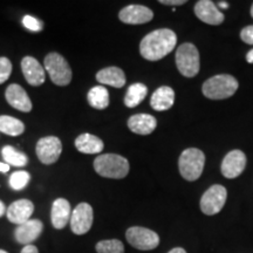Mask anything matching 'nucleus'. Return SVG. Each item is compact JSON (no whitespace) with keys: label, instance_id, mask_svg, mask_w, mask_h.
Here are the masks:
<instances>
[{"label":"nucleus","instance_id":"obj_38","mask_svg":"<svg viewBox=\"0 0 253 253\" xmlns=\"http://www.w3.org/2000/svg\"><path fill=\"white\" fill-rule=\"evenodd\" d=\"M218 5H219V7H220V8H224V9L229 8V4H227V2H225V1H220V2H218Z\"/></svg>","mask_w":253,"mask_h":253},{"label":"nucleus","instance_id":"obj_14","mask_svg":"<svg viewBox=\"0 0 253 253\" xmlns=\"http://www.w3.org/2000/svg\"><path fill=\"white\" fill-rule=\"evenodd\" d=\"M195 14L199 20L209 25H220L224 21V14L211 0H201L196 2Z\"/></svg>","mask_w":253,"mask_h":253},{"label":"nucleus","instance_id":"obj_2","mask_svg":"<svg viewBox=\"0 0 253 253\" xmlns=\"http://www.w3.org/2000/svg\"><path fill=\"white\" fill-rule=\"evenodd\" d=\"M129 162L126 158L116 154H104L95 158L94 169L100 176L106 178L122 179L129 172Z\"/></svg>","mask_w":253,"mask_h":253},{"label":"nucleus","instance_id":"obj_34","mask_svg":"<svg viewBox=\"0 0 253 253\" xmlns=\"http://www.w3.org/2000/svg\"><path fill=\"white\" fill-rule=\"evenodd\" d=\"M8 170H9V166H8L7 163L0 162V172L5 173V172H7Z\"/></svg>","mask_w":253,"mask_h":253},{"label":"nucleus","instance_id":"obj_13","mask_svg":"<svg viewBox=\"0 0 253 253\" xmlns=\"http://www.w3.org/2000/svg\"><path fill=\"white\" fill-rule=\"evenodd\" d=\"M43 230L42 221L39 219H30L26 223L18 225L14 231L15 240L19 244L23 245H32L34 240L39 238L41 232Z\"/></svg>","mask_w":253,"mask_h":253},{"label":"nucleus","instance_id":"obj_37","mask_svg":"<svg viewBox=\"0 0 253 253\" xmlns=\"http://www.w3.org/2000/svg\"><path fill=\"white\" fill-rule=\"evenodd\" d=\"M168 253H186V252H185V250L182 249V248H175V249L170 250V251Z\"/></svg>","mask_w":253,"mask_h":253},{"label":"nucleus","instance_id":"obj_22","mask_svg":"<svg viewBox=\"0 0 253 253\" xmlns=\"http://www.w3.org/2000/svg\"><path fill=\"white\" fill-rule=\"evenodd\" d=\"M75 147L80 153L84 154H100L103 150V141L97 136L90 134H81L75 140Z\"/></svg>","mask_w":253,"mask_h":253},{"label":"nucleus","instance_id":"obj_26","mask_svg":"<svg viewBox=\"0 0 253 253\" xmlns=\"http://www.w3.org/2000/svg\"><path fill=\"white\" fill-rule=\"evenodd\" d=\"M1 155L5 163H7L8 166L25 167L28 162L26 155L21 153V151H18L15 148L11 147V145H5L1 149Z\"/></svg>","mask_w":253,"mask_h":253},{"label":"nucleus","instance_id":"obj_36","mask_svg":"<svg viewBox=\"0 0 253 253\" xmlns=\"http://www.w3.org/2000/svg\"><path fill=\"white\" fill-rule=\"evenodd\" d=\"M246 61L249 63H253V49L250 50L248 54H246Z\"/></svg>","mask_w":253,"mask_h":253},{"label":"nucleus","instance_id":"obj_24","mask_svg":"<svg viewBox=\"0 0 253 253\" xmlns=\"http://www.w3.org/2000/svg\"><path fill=\"white\" fill-rule=\"evenodd\" d=\"M88 103L95 109H106L109 106V93L103 86L93 87L88 91Z\"/></svg>","mask_w":253,"mask_h":253},{"label":"nucleus","instance_id":"obj_29","mask_svg":"<svg viewBox=\"0 0 253 253\" xmlns=\"http://www.w3.org/2000/svg\"><path fill=\"white\" fill-rule=\"evenodd\" d=\"M12 73V63L7 58L1 56L0 58V84H4L8 78L11 77Z\"/></svg>","mask_w":253,"mask_h":253},{"label":"nucleus","instance_id":"obj_1","mask_svg":"<svg viewBox=\"0 0 253 253\" xmlns=\"http://www.w3.org/2000/svg\"><path fill=\"white\" fill-rule=\"evenodd\" d=\"M176 33L168 28H160L147 34L140 43V53L145 60L158 61L176 47Z\"/></svg>","mask_w":253,"mask_h":253},{"label":"nucleus","instance_id":"obj_5","mask_svg":"<svg viewBox=\"0 0 253 253\" xmlns=\"http://www.w3.org/2000/svg\"><path fill=\"white\" fill-rule=\"evenodd\" d=\"M45 68L49 74L50 80L56 86H67L71 84L73 77L71 66L59 53L52 52L46 55Z\"/></svg>","mask_w":253,"mask_h":253},{"label":"nucleus","instance_id":"obj_12","mask_svg":"<svg viewBox=\"0 0 253 253\" xmlns=\"http://www.w3.org/2000/svg\"><path fill=\"white\" fill-rule=\"evenodd\" d=\"M246 156L242 150H232L221 162V173L226 178H236L245 170Z\"/></svg>","mask_w":253,"mask_h":253},{"label":"nucleus","instance_id":"obj_19","mask_svg":"<svg viewBox=\"0 0 253 253\" xmlns=\"http://www.w3.org/2000/svg\"><path fill=\"white\" fill-rule=\"evenodd\" d=\"M156 126V119L149 114H136L128 120V128L137 135H149Z\"/></svg>","mask_w":253,"mask_h":253},{"label":"nucleus","instance_id":"obj_40","mask_svg":"<svg viewBox=\"0 0 253 253\" xmlns=\"http://www.w3.org/2000/svg\"><path fill=\"white\" fill-rule=\"evenodd\" d=\"M251 15H252V18H253V5H252V7H251Z\"/></svg>","mask_w":253,"mask_h":253},{"label":"nucleus","instance_id":"obj_28","mask_svg":"<svg viewBox=\"0 0 253 253\" xmlns=\"http://www.w3.org/2000/svg\"><path fill=\"white\" fill-rule=\"evenodd\" d=\"M31 176L27 171H15L9 177V186L13 190H23L27 186L30 182Z\"/></svg>","mask_w":253,"mask_h":253},{"label":"nucleus","instance_id":"obj_3","mask_svg":"<svg viewBox=\"0 0 253 253\" xmlns=\"http://www.w3.org/2000/svg\"><path fill=\"white\" fill-rule=\"evenodd\" d=\"M238 89V81L229 74H219L203 84V94L211 100L229 99Z\"/></svg>","mask_w":253,"mask_h":253},{"label":"nucleus","instance_id":"obj_16","mask_svg":"<svg viewBox=\"0 0 253 253\" xmlns=\"http://www.w3.org/2000/svg\"><path fill=\"white\" fill-rule=\"evenodd\" d=\"M6 101L13 108L23 113H30L32 110V102L28 97L26 90L17 84H12L6 88Z\"/></svg>","mask_w":253,"mask_h":253},{"label":"nucleus","instance_id":"obj_10","mask_svg":"<svg viewBox=\"0 0 253 253\" xmlns=\"http://www.w3.org/2000/svg\"><path fill=\"white\" fill-rule=\"evenodd\" d=\"M93 208L88 203H80L74 209V211H72L71 220H69L73 233L78 236L86 235L93 225Z\"/></svg>","mask_w":253,"mask_h":253},{"label":"nucleus","instance_id":"obj_18","mask_svg":"<svg viewBox=\"0 0 253 253\" xmlns=\"http://www.w3.org/2000/svg\"><path fill=\"white\" fill-rule=\"evenodd\" d=\"M72 209L71 204L67 199L58 198L55 199L52 205V211H50V219H52V225L56 230H62L63 227L71 220Z\"/></svg>","mask_w":253,"mask_h":253},{"label":"nucleus","instance_id":"obj_27","mask_svg":"<svg viewBox=\"0 0 253 253\" xmlns=\"http://www.w3.org/2000/svg\"><path fill=\"white\" fill-rule=\"evenodd\" d=\"M97 253H125V245L119 239L101 240L95 246Z\"/></svg>","mask_w":253,"mask_h":253},{"label":"nucleus","instance_id":"obj_20","mask_svg":"<svg viewBox=\"0 0 253 253\" xmlns=\"http://www.w3.org/2000/svg\"><path fill=\"white\" fill-rule=\"evenodd\" d=\"M175 102V91L172 88L163 86L154 91L150 99L151 108L157 110V112H163V110L170 109Z\"/></svg>","mask_w":253,"mask_h":253},{"label":"nucleus","instance_id":"obj_39","mask_svg":"<svg viewBox=\"0 0 253 253\" xmlns=\"http://www.w3.org/2000/svg\"><path fill=\"white\" fill-rule=\"evenodd\" d=\"M0 253H8V252H6L5 250H0Z\"/></svg>","mask_w":253,"mask_h":253},{"label":"nucleus","instance_id":"obj_31","mask_svg":"<svg viewBox=\"0 0 253 253\" xmlns=\"http://www.w3.org/2000/svg\"><path fill=\"white\" fill-rule=\"evenodd\" d=\"M240 38L248 45H253V26H246L240 32Z\"/></svg>","mask_w":253,"mask_h":253},{"label":"nucleus","instance_id":"obj_6","mask_svg":"<svg viewBox=\"0 0 253 253\" xmlns=\"http://www.w3.org/2000/svg\"><path fill=\"white\" fill-rule=\"evenodd\" d=\"M176 66L183 77L194 78L199 72V53L195 45L186 42L176 52Z\"/></svg>","mask_w":253,"mask_h":253},{"label":"nucleus","instance_id":"obj_9","mask_svg":"<svg viewBox=\"0 0 253 253\" xmlns=\"http://www.w3.org/2000/svg\"><path fill=\"white\" fill-rule=\"evenodd\" d=\"M36 153L42 164L49 166L59 160L62 153V143L56 136H46L37 142Z\"/></svg>","mask_w":253,"mask_h":253},{"label":"nucleus","instance_id":"obj_35","mask_svg":"<svg viewBox=\"0 0 253 253\" xmlns=\"http://www.w3.org/2000/svg\"><path fill=\"white\" fill-rule=\"evenodd\" d=\"M6 211H7V209H6V205L4 204V202L0 201V217L4 216V214L6 213Z\"/></svg>","mask_w":253,"mask_h":253},{"label":"nucleus","instance_id":"obj_21","mask_svg":"<svg viewBox=\"0 0 253 253\" xmlns=\"http://www.w3.org/2000/svg\"><path fill=\"white\" fill-rule=\"evenodd\" d=\"M96 80L101 84H108L115 88H122L126 84L125 72L119 67H107L97 72Z\"/></svg>","mask_w":253,"mask_h":253},{"label":"nucleus","instance_id":"obj_8","mask_svg":"<svg viewBox=\"0 0 253 253\" xmlns=\"http://www.w3.org/2000/svg\"><path fill=\"white\" fill-rule=\"evenodd\" d=\"M227 191L223 185L214 184L210 186L201 198V210L208 216H213L220 212L225 205Z\"/></svg>","mask_w":253,"mask_h":253},{"label":"nucleus","instance_id":"obj_25","mask_svg":"<svg viewBox=\"0 0 253 253\" xmlns=\"http://www.w3.org/2000/svg\"><path fill=\"white\" fill-rule=\"evenodd\" d=\"M0 131L8 136H19L25 131V125L20 120L2 115L0 116Z\"/></svg>","mask_w":253,"mask_h":253},{"label":"nucleus","instance_id":"obj_33","mask_svg":"<svg viewBox=\"0 0 253 253\" xmlns=\"http://www.w3.org/2000/svg\"><path fill=\"white\" fill-rule=\"evenodd\" d=\"M21 253H39V250L34 245H26L21 250Z\"/></svg>","mask_w":253,"mask_h":253},{"label":"nucleus","instance_id":"obj_11","mask_svg":"<svg viewBox=\"0 0 253 253\" xmlns=\"http://www.w3.org/2000/svg\"><path fill=\"white\" fill-rule=\"evenodd\" d=\"M154 18L153 11L143 5H128L119 13V19L128 25H141L149 23Z\"/></svg>","mask_w":253,"mask_h":253},{"label":"nucleus","instance_id":"obj_17","mask_svg":"<svg viewBox=\"0 0 253 253\" xmlns=\"http://www.w3.org/2000/svg\"><path fill=\"white\" fill-rule=\"evenodd\" d=\"M21 71L25 79L31 86L38 87L45 82V71L37 59L32 56H25L21 60Z\"/></svg>","mask_w":253,"mask_h":253},{"label":"nucleus","instance_id":"obj_4","mask_svg":"<svg viewBox=\"0 0 253 253\" xmlns=\"http://www.w3.org/2000/svg\"><path fill=\"white\" fill-rule=\"evenodd\" d=\"M205 164V155L197 148H189L183 151L178 160L179 172L186 181L194 182L201 177Z\"/></svg>","mask_w":253,"mask_h":253},{"label":"nucleus","instance_id":"obj_32","mask_svg":"<svg viewBox=\"0 0 253 253\" xmlns=\"http://www.w3.org/2000/svg\"><path fill=\"white\" fill-rule=\"evenodd\" d=\"M161 4L163 5H171V6H179V5H184L185 0H161Z\"/></svg>","mask_w":253,"mask_h":253},{"label":"nucleus","instance_id":"obj_30","mask_svg":"<svg viewBox=\"0 0 253 253\" xmlns=\"http://www.w3.org/2000/svg\"><path fill=\"white\" fill-rule=\"evenodd\" d=\"M23 25L25 28L32 32H40L43 28V24L39 19L32 17V15H25L23 18Z\"/></svg>","mask_w":253,"mask_h":253},{"label":"nucleus","instance_id":"obj_23","mask_svg":"<svg viewBox=\"0 0 253 253\" xmlns=\"http://www.w3.org/2000/svg\"><path fill=\"white\" fill-rule=\"evenodd\" d=\"M148 94V88L141 82L132 84L126 90L125 96V104L128 108H135L145 99Z\"/></svg>","mask_w":253,"mask_h":253},{"label":"nucleus","instance_id":"obj_15","mask_svg":"<svg viewBox=\"0 0 253 253\" xmlns=\"http://www.w3.org/2000/svg\"><path fill=\"white\" fill-rule=\"evenodd\" d=\"M34 211V204L28 199H19L9 205L7 211H6V216L11 223L21 225V224L26 223L30 220Z\"/></svg>","mask_w":253,"mask_h":253},{"label":"nucleus","instance_id":"obj_7","mask_svg":"<svg viewBox=\"0 0 253 253\" xmlns=\"http://www.w3.org/2000/svg\"><path fill=\"white\" fill-rule=\"evenodd\" d=\"M126 238L132 248L141 251H150L160 244V237L156 232L141 226L129 227L126 232Z\"/></svg>","mask_w":253,"mask_h":253}]
</instances>
